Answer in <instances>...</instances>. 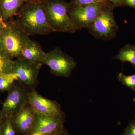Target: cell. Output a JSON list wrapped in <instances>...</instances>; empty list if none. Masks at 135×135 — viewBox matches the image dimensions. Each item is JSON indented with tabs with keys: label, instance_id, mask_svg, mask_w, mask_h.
Here are the masks:
<instances>
[{
	"label": "cell",
	"instance_id": "9c48e42d",
	"mask_svg": "<svg viewBox=\"0 0 135 135\" xmlns=\"http://www.w3.org/2000/svg\"><path fill=\"white\" fill-rule=\"evenodd\" d=\"M28 103L36 113L51 116H65L60 105L57 101L44 97L36 91L31 90Z\"/></svg>",
	"mask_w": 135,
	"mask_h": 135
},
{
	"label": "cell",
	"instance_id": "e0dca14e",
	"mask_svg": "<svg viewBox=\"0 0 135 135\" xmlns=\"http://www.w3.org/2000/svg\"><path fill=\"white\" fill-rule=\"evenodd\" d=\"M119 80L123 85L129 88L135 92V74L130 75H126L120 73L118 76Z\"/></svg>",
	"mask_w": 135,
	"mask_h": 135
},
{
	"label": "cell",
	"instance_id": "52a82bcc",
	"mask_svg": "<svg viewBox=\"0 0 135 135\" xmlns=\"http://www.w3.org/2000/svg\"><path fill=\"white\" fill-rule=\"evenodd\" d=\"M14 60L13 73L17 80L29 89H36L39 84V73L43 65L22 57Z\"/></svg>",
	"mask_w": 135,
	"mask_h": 135
},
{
	"label": "cell",
	"instance_id": "603a6c76",
	"mask_svg": "<svg viewBox=\"0 0 135 135\" xmlns=\"http://www.w3.org/2000/svg\"><path fill=\"white\" fill-rule=\"evenodd\" d=\"M123 5L135 8V0H123Z\"/></svg>",
	"mask_w": 135,
	"mask_h": 135
},
{
	"label": "cell",
	"instance_id": "2e32d148",
	"mask_svg": "<svg viewBox=\"0 0 135 135\" xmlns=\"http://www.w3.org/2000/svg\"><path fill=\"white\" fill-rule=\"evenodd\" d=\"M16 80V77L13 73L0 74V92H8Z\"/></svg>",
	"mask_w": 135,
	"mask_h": 135
},
{
	"label": "cell",
	"instance_id": "83f0119b",
	"mask_svg": "<svg viewBox=\"0 0 135 135\" xmlns=\"http://www.w3.org/2000/svg\"><path fill=\"white\" fill-rule=\"evenodd\" d=\"M0 29H1V28H0Z\"/></svg>",
	"mask_w": 135,
	"mask_h": 135
},
{
	"label": "cell",
	"instance_id": "ffe728a7",
	"mask_svg": "<svg viewBox=\"0 0 135 135\" xmlns=\"http://www.w3.org/2000/svg\"><path fill=\"white\" fill-rule=\"evenodd\" d=\"M122 135H135V117L126 128Z\"/></svg>",
	"mask_w": 135,
	"mask_h": 135
},
{
	"label": "cell",
	"instance_id": "7402d4cb",
	"mask_svg": "<svg viewBox=\"0 0 135 135\" xmlns=\"http://www.w3.org/2000/svg\"><path fill=\"white\" fill-rule=\"evenodd\" d=\"M105 2H110L113 6H118L123 5V0H104Z\"/></svg>",
	"mask_w": 135,
	"mask_h": 135
},
{
	"label": "cell",
	"instance_id": "7a4b0ae2",
	"mask_svg": "<svg viewBox=\"0 0 135 135\" xmlns=\"http://www.w3.org/2000/svg\"><path fill=\"white\" fill-rule=\"evenodd\" d=\"M29 36L13 17L0 29V48L13 60L21 57Z\"/></svg>",
	"mask_w": 135,
	"mask_h": 135
},
{
	"label": "cell",
	"instance_id": "ac0fdd59",
	"mask_svg": "<svg viewBox=\"0 0 135 135\" xmlns=\"http://www.w3.org/2000/svg\"><path fill=\"white\" fill-rule=\"evenodd\" d=\"M16 133L11 119H3L2 135H16Z\"/></svg>",
	"mask_w": 135,
	"mask_h": 135
},
{
	"label": "cell",
	"instance_id": "4fadbf2b",
	"mask_svg": "<svg viewBox=\"0 0 135 135\" xmlns=\"http://www.w3.org/2000/svg\"><path fill=\"white\" fill-rule=\"evenodd\" d=\"M30 0H0V7L5 22L16 16L25 3Z\"/></svg>",
	"mask_w": 135,
	"mask_h": 135
},
{
	"label": "cell",
	"instance_id": "7c38bea8",
	"mask_svg": "<svg viewBox=\"0 0 135 135\" xmlns=\"http://www.w3.org/2000/svg\"><path fill=\"white\" fill-rule=\"evenodd\" d=\"M46 53L38 42L29 39L23 49L21 57L44 65Z\"/></svg>",
	"mask_w": 135,
	"mask_h": 135
},
{
	"label": "cell",
	"instance_id": "8992f818",
	"mask_svg": "<svg viewBox=\"0 0 135 135\" xmlns=\"http://www.w3.org/2000/svg\"><path fill=\"white\" fill-rule=\"evenodd\" d=\"M43 65L49 66L53 75L68 77L76 67L77 63L72 57L59 48L56 47L46 53Z\"/></svg>",
	"mask_w": 135,
	"mask_h": 135
},
{
	"label": "cell",
	"instance_id": "484cf974",
	"mask_svg": "<svg viewBox=\"0 0 135 135\" xmlns=\"http://www.w3.org/2000/svg\"><path fill=\"white\" fill-rule=\"evenodd\" d=\"M133 101L135 102V97L134 98V99H133Z\"/></svg>",
	"mask_w": 135,
	"mask_h": 135
},
{
	"label": "cell",
	"instance_id": "3957f363",
	"mask_svg": "<svg viewBox=\"0 0 135 135\" xmlns=\"http://www.w3.org/2000/svg\"><path fill=\"white\" fill-rule=\"evenodd\" d=\"M46 19L53 32L75 33L79 30L71 19L70 3L64 0H44Z\"/></svg>",
	"mask_w": 135,
	"mask_h": 135
},
{
	"label": "cell",
	"instance_id": "9a60e30c",
	"mask_svg": "<svg viewBox=\"0 0 135 135\" xmlns=\"http://www.w3.org/2000/svg\"><path fill=\"white\" fill-rule=\"evenodd\" d=\"M14 60L0 48V74L13 73Z\"/></svg>",
	"mask_w": 135,
	"mask_h": 135
},
{
	"label": "cell",
	"instance_id": "277c9868",
	"mask_svg": "<svg viewBox=\"0 0 135 135\" xmlns=\"http://www.w3.org/2000/svg\"><path fill=\"white\" fill-rule=\"evenodd\" d=\"M87 28L90 33L97 39L109 40L115 38L119 27L112 5H108L106 2L99 15Z\"/></svg>",
	"mask_w": 135,
	"mask_h": 135
},
{
	"label": "cell",
	"instance_id": "8fae6325",
	"mask_svg": "<svg viewBox=\"0 0 135 135\" xmlns=\"http://www.w3.org/2000/svg\"><path fill=\"white\" fill-rule=\"evenodd\" d=\"M36 112L28 103L17 114L12 117L11 121L18 135H29L33 126Z\"/></svg>",
	"mask_w": 135,
	"mask_h": 135
},
{
	"label": "cell",
	"instance_id": "5bb4252c",
	"mask_svg": "<svg viewBox=\"0 0 135 135\" xmlns=\"http://www.w3.org/2000/svg\"><path fill=\"white\" fill-rule=\"evenodd\" d=\"M115 58L123 63L129 62L135 66V45L127 44L120 49Z\"/></svg>",
	"mask_w": 135,
	"mask_h": 135
},
{
	"label": "cell",
	"instance_id": "44dd1931",
	"mask_svg": "<svg viewBox=\"0 0 135 135\" xmlns=\"http://www.w3.org/2000/svg\"><path fill=\"white\" fill-rule=\"evenodd\" d=\"M49 135H70L64 126Z\"/></svg>",
	"mask_w": 135,
	"mask_h": 135
},
{
	"label": "cell",
	"instance_id": "30bf717a",
	"mask_svg": "<svg viewBox=\"0 0 135 135\" xmlns=\"http://www.w3.org/2000/svg\"><path fill=\"white\" fill-rule=\"evenodd\" d=\"M65 116L36 113L33 126L28 135H49L64 126Z\"/></svg>",
	"mask_w": 135,
	"mask_h": 135
},
{
	"label": "cell",
	"instance_id": "d6986e66",
	"mask_svg": "<svg viewBox=\"0 0 135 135\" xmlns=\"http://www.w3.org/2000/svg\"><path fill=\"white\" fill-rule=\"evenodd\" d=\"M105 2L104 0H72L71 5H80L92 4Z\"/></svg>",
	"mask_w": 135,
	"mask_h": 135
},
{
	"label": "cell",
	"instance_id": "ba28073f",
	"mask_svg": "<svg viewBox=\"0 0 135 135\" xmlns=\"http://www.w3.org/2000/svg\"><path fill=\"white\" fill-rule=\"evenodd\" d=\"M106 2L80 5H71L69 16L79 30L88 28L99 15Z\"/></svg>",
	"mask_w": 135,
	"mask_h": 135
},
{
	"label": "cell",
	"instance_id": "d4e9b609",
	"mask_svg": "<svg viewBox=\"0 0 135 135\" xmlns=\"http://www.w3.org/2000/svg\"><path fill=\"white\" fill-rule=\"evenodd\" d=\"M3 119L0 117V135H2Z\"/></svg>",
	"mask_w": 135,
	"mask_h": 135
},
{
	"label": "cell",
	"instance_id": "6da1fadb",
	"mask_svg": "<svg viewBox=\"0 0 135 135\" xmlns=\"http://www.w3.org/2000/svg\"><path fill=\"white\" fill-rule=\"evenodd\" d=\"M16 16L17 22L29 36L53 32L46 19L44 0H30L25 3Z\"/></svg>",
	"mask_w": 135,
	"mask_h": 135
},
{
	"label": "cell",
	"instance_id": "5b68a950",
	"mask_svg": "<svg viewBox=\"0 0 135 135\" xmlns=\"http://www.w3.org/2000/svg\"><path fill=\"white\" fill-rule=\"evenodd\" d=\"M31 90L16 80L2 103L0 117L3 119H11L17 114L29 102Z\"/></svg>",
	"mask_w": 135,
	"mask_h": 135
},
{
	"label": "cell",
	"instance_id": "cb8c5ba5",
	"mask_svg": "<svg viewBox=\"0 0 135 135\" xmlns=\"http://www.w3.org/2000/svg\"><path fill=\"white\" fill-rule=\"evenodd\" d=\"M6 25V22L4 21L2 12L1 9V7H0V28H2L4 27Z\"/></svg>",
	"mask_w": 135,
	"mask_h": 135
},
{
	"label": "cell",
	"instance_id": "4316f807",
	"mask_svg": "<svg viewBox=\"0 0 135 135\" xmlns=\"http://www.w3.org/2000/svg\"><path fill=\"white\" fill-rule=\"evenodd\" d=\"M0 103H1V101H0Z\"/></svg>",
	"mask_w": 135,
	"mask_h": 135
}]
</instances>
